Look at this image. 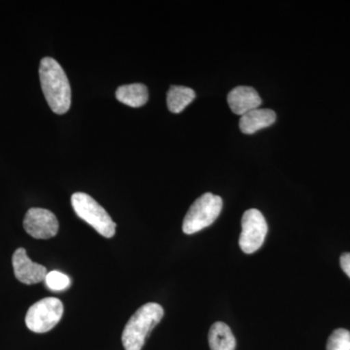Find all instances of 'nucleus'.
Segmentation results:
<instances>
[{
    "mask_svg": "<svg viewBox=\"0 0 350 350\" xmlns=\"http://www.w3.org/2000/svg\"><path fill=\"white\" fill-rule=\"evenodd\" d=\"M39 77L44 96L52 111L66 114L71 105V89L63 68L56 59L43 57L39 66Z\"/></svg>",
    "mask_w": 350,
    "mask_h": 350,
    "instance_id": "f257e3e1",
    "label": "nucleus"
},
{
    "mask_svg": "<svg viewBox=\"0 0 350 350\" xmlns=\"http://www.w3.org/2000/svg\"><path fill=\"white\" fill-rule=\"evenodd\" d=\"M163 306L148 303L133 313L124 328L122 342L126 350H142L149 334L163 317Z\"/></svg>",
    "mask_w": 350,
    "mask_h": 350,
    "instance_id": "f03ea898",
    "label": "nucleus"
},
{
    "mask_svg": "<svg viewBox=\"0 0 350 350\" xmlns=\"http://www.w3.org/2000/svg\"><path fill=\"white\" fill-rule=\"evenodd\" d=\"M71 204L78 217L94 228L105 238H112L116 232V224L107 211L91 196L78 192L71 197Z\"/></svg>",
    "mask_w": 350,
    "mask_h": 350,
    "instance_id": "7ed1b4c3",
    "label": "nucleus"
},
{
    "mask_svg": "<svg viewBox=\"0 0 350 350\" xmlns=\"http://www.w3.org/2000/svg\"><path fill=\"white\" fill-rule=\"evenodd\" d=\"M223 200L219 196L206 193L191 206L183 220L182 230L186 234L202 231L218 218L222 211Z\"/></svg>",
    "mask_w": 350,
    "mask_h": 350,
    "instance_id": "20e7f679",
    "label": "nucleus"
},
{
    "mask_svg": "<svg viewBox=\"0 0 350 350\" xmlns=\"http://www.w3.org/2000/svg\"><path fill=\"white\" fill-rule=\"evenodd\" d=\"M64 305L57 298H45L32 305L25 315V325L34 333H47L59 323Z\"/></svg>",
    "mask_w": 350,
    "mask_h": 350,
    "instance_id": "39448f33",
    "label": "nucleus"
},
{
    "mask_svg": "<svg viewBox=\"0 0 350 350\" xmlns=\"http://www.w3.org/2000/svg\"><path fill=\"white\" fill-rule=\"evenodd\" d=\"M241 228L239 247L246 254L256 252L261 248L268 232V225L261 211L255 208L246 211L241 219Z\"/></svg>",
    "mask_w": 350,
    "mask_h": 350,
    "instance_id": "423d86ee",
    "label": "nucleus"
},
{
    "mask_svg": "<svg viewBox=\"0 0 350 350\" xmlns=\"http://www.w3.org/2000/svg\"><path fill=\"white\" fill-rule=\"evenodd\" d=\"M24 228L32 238L49 239L57 234L59 221L52 211L33 207L25 214Z\"/></svg>",
    "mask_w": 350,
    "mask_h": 350,
    "instance_id": "0eeeda50",
    "label": "nucleus"
},
{
    "mask_svg": "<svg viewBox=\"0 0 350 350\" xmlns=\"http://www.w3.org/2000/svg\"><path fill=\"white\" fill-rule=\"evenodd\" d=\"M12 264L16 278L24 284L32 285L42 282L48 273L45 267L29 259L25 248H18L14 252Z\"/></svg>",
    "mask_w": 350,
    "mask_h": 350,
    "instance_id": "6e6552de",
    "label": "nucleus"
},
{
    "mask_svg": "<svg viewBox=\"0 0 350 350\" xmlns=\"http://www.w3.org/2000/svg\"><path fill=\"white\" fill-rule=\"evenodd\" d=\"M228 103L232 112L237 115L246 114L251 110L257 109L262 100L256 90L252 87L239 86L232 89L228 94Z\"/></svg>",
    "mask_w": 350,
    "mask_h": 350,
    "instance_id": "1a4fd4ad",
    "label": "nucleus"
},
{
    "mask_svg": "<svg viewBox=\"0 0 350 350\" xmlns=\"http://www.w3.org/2000/svg\"><path fill=\"white\" fill-rule=\"evenodd\" d=\"M275 120L276 115L273 110L257 108L241 116L239 129L245 135H252L262 129L273 125Z\"/></svg>",
    "mask_w": 350,
    "mask_h": 350,
    "instance_id": "9d476101",
    "label": "nucleus"
},
{
    "mask_svg": "<svg viewBox=\"0 0 350 350\" xmlns=\"http://www.w3.org/2000/svg\"><path fill=\"white\" fill-rule=\"evenodd\" d=\"M208 344L211 350L236 349V338L231 328L224 322H216L211 327Z\"/></svg>",
    "mask_w": 350,
    "mask_h": 350,
    "instance_id": "9b49d317",
    "label": "nucleus"
},
{
    "mask_svg": "<svg viewBox=\"0 0 350 350\" xmlns=\"http://www.w3.org/2000/svg\"><path fill=\"white\" fill-rule=\"evenodd\" d=\"M116 98L128 107H142L148 101V90L140 83L124 85L117 89Z\"/></svg>",
    "mask_w": 350,
    "mask_h": 350,
    "instance_id": "f8f14e48",
    "label": "nucleus"
},
{
    "mask_svg": "<svg viewBox=\"0 0 350 350\" xmlns=\"http://www.w3.org/2000/svg\"><path fill=\"white\" fill-rule=\"evenodd\" d=\"M194 90L183 86H172L167 94V107L170 112L180 113L195 100Z\"/></svg>",
    "mask_w": 350,
    "mask_h": 350,
    "instance_id": "ddd939ff",
    "label": "nucleus"
},
{
    "mask_svg": "<svg viewBox=\"0 0 350 350\" xmlns=\"http://www.w3.org/2000/svg\"><path fill=\"white\" fill-rule=\"evenodd\" d=\"M327 350H350V332L345 329L334 331L327 342Z\"/></svg>",
    "mask_w": 350,
    "mask_h": 350,
    "instance_id": "4468645a",
    "label": "nucleus"
},
{
    "mask_svg": "<svg viewBox=\"0 0 350 350\" xmlns=\"http://www.w3.org/2000/svg\"><path fill=\"white\" fill-rule=\"evenodd\" d=\"M45 283L52 291H64L70 286V278L61 271H53L46 275Z\"/></svg>",
    "mask_w": 350,
    "mask_h": 350,
    "instance_id": "2eb2a0df",
    "label": "nucleus"
},
{
    "mask_svg": "<svg viewBox=\"0 0 350 350\" xmlns=\"http://www.w3.org/2000/svg\"><path fill=\"white\" fill-rule=\"evenodd\" d=\"M340 267H342L345 275L350 278V253H344L340 256Z\"/></svg>",
    "mask_w": 350,
    "mask_h": 350,
    "instance_id": "dca6fc26",
    "label": "nucleus"
}]
</instances>
